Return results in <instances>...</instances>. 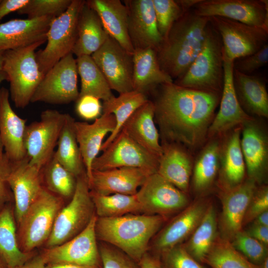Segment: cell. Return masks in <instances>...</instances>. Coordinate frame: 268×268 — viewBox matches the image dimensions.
<instances>
[{"mask_svg":"<svg viewBox=\"0 0 268 268\" xmlns=\"http://www.w3.org/2000/svg\"><path fill=\"white\" fill-rule=\"evenodd\" d=\"M3 52H0V71L2 69V65H3Z\"/></svg>","mask_w":268,"mask_h":268,"instance_id":"obj_61","label":"cell"},{"mask_svg":"<svg viewBox=\"0 0 268 268\" xmlns=\"http://www.w3.org/2000/svg\"><path fill=\"white\" fill-rule=\"evenodd\" d=\"M240 146L247 178L257 185L266 181L268 171V136L265 128L254 117L241 126Z\"/></svg>","mask_w":268,"mask_h":268,"instance_id":"obj_17","label":"cell"},{"mask_svg":"<svg viewBox=\"0 0 268 268\" xmlns=\"http://www.w3.org/2000/svg\"><path fill=\"white\" fill-rule=\"evenodd\" d=\"M45 43L38 42L29 46L3 52L2 70L9 83V96L17 108H24L44 76L36 57V49Z\"/></svg>","mask_w":268,"mask_h":268,"instance_id":"obj_5","label":"cell"},{"mask_svg":"<svg viewBox=\"0 0 268 268\" xmlns=\"http://www.w3.org/2000/svg\"><path fill=\"white\" fill-rule=\"evenodd\" d=\"M72 0H29V2L17 12L20 15H26L28 19L43 16L56 18L67 10Z\"/></svg>","mask_w":268,"mask_h":268,"instance_id":"obj_44","label":"cell"},{"mask_svg":"<svg viewBox=\"0 0 268 268\" xmlns=\"http://www.w3.org/2000/svg\"><path fill=\"white\" fill-rule=\"evenodd\" d=\"M78 74L81 79L79 97L90 95L103 101L113 95L105 76L91 56L76 58Z\"/></svg>","mask_w":268,"mask_h":268,"instance_id":"obj_39","label":"cell"},{"mask_svg":"<svg viewBox=\"0 0 268 268\" xmlns=\"http://www.w3.org/2000/svg\"><path fill=\"white\" fill-rule=\"evenodd\" d=\"M85 1L72 0L67 10L52 21L46 34V46L36 52L39 68L44 74L62 58L72 53L77 39L79 13Z\"/></svg>","mask_w":268,"mask_h":268,"instance_id":"obj_8","label":"cell"},{"mask_svg":"<svg viewBox=\"0 0 268 268\" xmlns=\"http://www.w3.org/2000/svg\"><path fill=\"white\" fill-rule=\"evenodd\" d=\"M12 162L3 153L0 160V212L8 204L13 201V196L8 183Z\"/></svg>","mask_w":268,"mask_h":268,"instance_id":"obj_51","label":"cell"},{"mask_svg":"<svg viewBox=\"0 0 268 268\" xmlns=\"http://www.w3.org/2000/svg\"><path fill=\"white\" fill-rule=\"evenodd\" d=\"M158 30L164 39L175 22L191 9L183 0H152Z\"/></svg>","mask_w":268,"mask_h":268,"instance_id":"obj_43","label":"cell"},{"mask_svg":"<svg viewBox=\"0 0 268 268\" xmlns=\"http://www.w3.org/2000/svg\"><path fill=\"white\" fill-rule=\"evenodd\" d=\"M241 127L221 136L219 168L216 185L219 191L234 188L246 179V166L240 146Z\"/></svg>","mask_w":268,"mask_h":268,"instance_id":"obj_23","label":"cell"},{"mask_svg":"<svg viewBox=\"0 0 268 268\" xmlns=\"http://www.w3.org/2000/svg\"><path fill=\"white\" fill-rule=\"evenodd\" d=\"M139 268H162L159 256L147 252L138 262Z\"/></svg>","mask_w":268,"mask_h":268,"instance_id":"obj_54","label":"cell"},{"mask_svg":"<svg viewBox=\"0 0 268 268\" xmlns=\"http://www.w3.org/2000/svg\"><path fill=\"white\" fill-rule=\"evenodd\" d=\"M36 251L26 253L19 248L14 206L7 204L0 212V256L8 268L21 265L33 257Z\"/></svg>","mask_w":268,"mask_h":268,"instance_id":"obj_35","label":"cell"},{"mask_svg":"<svg viewBox=\"0 0 268 268\" xmlns=\"http://www.w3.org/2000/svg\"><path fill=\"white\" fill-rule=\"evenodd\" d=\"M233 247L251 263L259 266L268 257V246L244 230L237 233L230 241Z\"/></svg>","mask_w":268,"mask_h":268,"instance_id":"obj_45","label":"cell"},{"mask_svg":"<svg viewBox=\"0 0 268 268\" xmlns=\"http://www.w3.org/2000/svg\"><path fill=\"white\" fill-rule=\"evenodd\" d=\"M95 214L98 217H115L141 212L136 194H98L90 190Z\"/></svg>","mask_w":268,"mask_h":268,"instance_id":"obj_41","label":"cell"},{"mask_svg":"<svg viewBox=\"0 0 268 268\" xmlns=\"http://www.w3.org/2000/svg\"><path fill=\"white\" fill-rule=\"evenodd\" d=\"M136 195L141 213L166 218L181 211L189 204L187 193L157 172L148 177Z\"/></svg>","mask_w":268,"mask_h":268,"instance_id":"obj_14","label":"cell"},{"mask_svg":"<svg viewBox=\"0 0 268 268\" xmlns=\"http://www.w3.org/2000/svg\"><path fill=\"white\" fill-rule=\"evenodd\" d=\"M67 114L48 109L43 111L39 121L26 126L24 144L30 163L40 169L55 152Z\"/></svg>","mask_w":268,"mask_h":268,"instance_id":"obj_10","label":"cell"},{"mask_svg":"<svg viewBox=\"0 0 268 268\" xmlns=\"http://www.w3.org/2000/svg\"><path fill=\"white\" fill-rule=\"evenodd\" d=\"M217 229L216 211L214 205L210 203L200 222L183 246L195 259L203 264L218 236Z\"/></svg>","mask_w":268,"mask_h":268,"instance_id":"obj_37","label":"cell"},{"mask_svg":"<svg viewBox=\"0 0 268 268\" xmlns=\"http://www.w3.org/2000/svg\"><path fill=\"white\" fill-rule=\"evenodd\" d=\"M166 219L159 215L138 213L97 217L96 235L97 239L118 248L138 263L147 252L150 240Z\"/></svg>","mask_w":268,"mask_h":268,"instance_id":"obj_3","label":"cell"},{"mask_svg":"<svg viewBox=\"0 0 268 268\" xmlns=\"http://www.w3.org/2000/svg\"><path fill=\"white\" fill-rule=\"evenodd\" d=\"M153 173H154L134 167L93 170L89 186L90 191L99 195H135L138 188Z\"/></svg>","mask_w":268,"mask_h":268,"instance_id":"obj_24","label":"cell"},{"mask_svg":"<svg viewBox=\"0 0 268 268\" xmlns=\"http://www.w3.org/2000/svg\"><path fill=\"white\" fill-rule=\"evenodd\" d=\"M128 29L135 49L151 48L156 51L163 39L158 30L152 0H125Z\"/></svg>","mask_w":268,"mask_h":268,"instance_id":"obj_20","label":"cell"},{"mask_svg":"<svg viewBox=\"0 0 268 268\" xmlns=\"http://www.w3.org/2000/svg\"><path fill=\"white\" fill-rule=\"evenodd\" d=\"M29 0H1L0 2V22L6 15L17 11L23 7Z\"/></svg>","mask_w":268,"mask_h":268,"instance_id":"obj_52","label":"cell"},{"mask_svg":"<svg viewBox=\"0 0 268 268\" xmlns=\"http://www.w3.org/2000/svg\"><path fill=\"white\" fill-rule=\"evenodd\" d=\"M46 263L40 253H36L23 264L13 268H45Z\"/></svg>","mask_w":268,"mask_h":268,"instance_id":"obj_55","label":"cell"},{"mask_svg":"<svg viewBox=\"0 0 268 268\" xmlns=\"http://www.w3.org/2000/svg\"><path fill=\"white\" fill-rule=\"evenodd\" d=\"M251 223L257 225L268 226V211H266L258 215Z\"/></svg>","mask_w":268,"mask_h":268,"instance_id":"obj_56","label":"cell"},{"mask_svg":"<svg viewBox=\"0 0 268 268\" xmlns=\"http://www.w3.org/2000/svg\"><path fill=\"white\" fill-rule=\"evenodd\" d=\"M209 21L189 10L175 22L156 51L161 68L173 81L186 72L200 52Z\"/></svg>","mask_w":268,"mask_h":268,"instance_id":"obj_2","label":"cell"},{"mask_svg":"<svg viewBox=\"0 0 268 268\" xmlns=\"http://www.w3.org/2000/svg\"><path fill=\"white\" fill-rule=\"evenodd\" d=\"M1 0H0V2Z\"/></svg>","mask_w":268,"mask_h":268,"instance_id":"obj_62","label":"cell"},{"mask_svg":"<svg viewBox=\"0 0 268 268\" xmlns=\"http://www.w3.org/2000/svg\"><path fill=\"white\" fill-rule=\"evenodd\" d=\"M41 173L45 189L64 200L71 199L75 190L77 178L59 162L54 153L42 168Z\"/></svg>","mask_w":268,"mask_h":268,"instance_id":"obj_40","label":"cell"},{"mask_svg":"<svg viewBox=\"0 0 268 268\" xmlns=\"http://www.w3.org/2000/svg\"><path fill=\"white\" fill-rule=\"evenodd\" d=\"M95 214L78 235L60 245L44 248L40 253L46 264L68 263L89 268H102L97 243Z\"/></svg>","mask_w":268,"mask_h":268,"instance_id":"obj_13","label":"cell"},{"mask_svg":"<svg viewBox=\"0 0 268 268\" xmlns=\"http://www.w3.org/2000/svg\"><path fill=\"white\" fill-rule=\"evenodd\" d=\"M133 88L146 94L158 86L173 82L161 68L156 51L151 48L135 49L133 54Z\"/></svg>","mask_w":268,"mask_h":268,"instance_id":"obj_33","label":"cell"},{"mask_svg":"<svg viewBox=\"0 0 268 268\" xmlns=\"http://www.w3.org/2000/svg\"><path fill=\"white\" fill-rule=\"evenodd\" d=\"M109 36L97 13L85 1L78 17L77 39L72 51L73 55L76 57L91 56Z\"/></svg>","mask_w":268,"mask_h":268,"instance_id":"obj_34","label":"cell"},{"mask_svg":"<svg viewBox=\"0 0 268 268\" xmlns=\"http://www.w3.org/2000/svg\"><path fill=\"white\" fill-rule=\"evenodd\" d=\"M149 99L146 95L135 90L119 94L118 97L113 96L102 103V113L113 114L116 120L113 131L103 142L101 150L103 151L110 144L132 115Z\"/></svg>","mask_w":268,"mask_h":268,"instance_id":"obj_36","label":"cell"},{"mask_svg":"<svg viewBox=\"0 0 268 268\" xmlns=\"http://www.w3.org/2000/svg\"><path fill=\"white\" fill-rule=\"evenodd\" d=\"M233 83L238 101L249 115L268 117V94L262 77L245 74L234 69Z\"/></svg>","mask_w":268,"mask_h":268,"instance_id":"obj_32","label":"cell"},{"mask_svg":"<svg viewBox=\"0 0 268 268\" xmlns=\"http://www.w3.org/2000/svg\"><path fill=\"white\" fill-rule=\"evenodd\" d=\"M259 268H268V257L259 265Z\"/></svg>","mask_w":268,"mask_h":268,"instance_id":"obj_59","label":"cell"},{"mask_svg":"<svg viewBox=\"0 0 268 268\" xmlns=\"http://www.w3.org/2000/svg\"><path fill=\"white\" fill-rule=\"evenodd\" d=\"M266 211H268V187L264 184L257 187L250 200L243 219V226L250 223Z\"/></svg>","mask_w":268,"mask_h":268,"instance_id":"obj_48","label":"cell"},{"mask_svg":"<svg viewBox=\"0 0 268 268\" xmlns=\"http://www.w3.org/2000/svg\"><path fill=\"white\" fill-rule=\"evenodd\" d=\"M45 268H89L68 263L46 264Z\"/></svg>","mask_w":268,"mask_h":268,"instance_id":"obj_57","label":"cell"},{"mask_svg":"<svg viewBox=\"0 0 268 268\" xmlns=\"http://www.w3.org/2000/svg\"><path fill=\"white\" fill-rule=\"evenodd\" d=\"M115 126V118L112 114L102 113L92 124L75 121L76 139L88 184L92 179L93 161L101 150L104 137L113 131Z\"/></svg>","mask_w":268,"mask_h":268,"instance_id":"obj_27","label":"cell"},{"mask_svg":"<svg viewBox=\"0 0 268 268\" xmlns=\"http://www.w3.org/2000/svg\"><path fill=\"white\" fill-rule=\"evenodd\" d=\"M64 204L63 199L43 188L16 224L18 244L23 252L31 253L45 245Z\"/></svg>","mask_w":268,"mask_h":268,"instance_id":"obj_6","label":"cell"},{"mask_svg":"<svg viewBox=\"0 0 268 268\" xmlns=\"http://www.w3.org/2000/svg\"><path fill=\"white\" fill-rule=\"evenodd\" d=\"M4 80H7V76L6 74L2 70L0 71V84ZM3 150V148L0 139V160L2 157L4 153Z\"/></svg>","mask_w":268,"mask_h":268,"instance_id":"obj_58","label":"cell"},{"mask_svg":"<svg viewBox=\"0 0 268 268\" xmlns=\"http://www.w3.org/2000/svg\"><path fill=\"white\" fill-rule=\"evenodd\" d=\"M192 9L200 16L222 17L268 30V0H201Z\"/></svg>","mask_w":268,"mask_h":268,"instance_id":"obj_15","label":"cell"},{"mask_svg":"<svg viewBox=\"0 0 268 268\" xmlns=\"http://www.w3.org/2000/svg\"><path fill=\"white\" fill-rule=\"evenodd\" d=\"M268 63V44H267L255 53L236 60L233 63V67L241 73L250 75Z\"/></svg>","mask_w":268,"mask_h":268,"instance_id":"obj_49","label":"cell"},{"mask_svg":"<svg viewBox=\"0 0 268 268\" xmlns=\"http://www.w3.org/2000/svg\"><path fill=\"white\" fill-rule=\"evenodd\" d=\"M9 90L0 88V139L4 154L12 162L20 161L27 156L24 136L27 120L19 117L9 102Z\"/></svg>","mask_w":268,"mask_h":268,"instance_id":"obj_25","label":"cell"},{"mask_svg":"<svg viewBox=\"0 0 268 268\" xmlns=\"http://www.w3.org/2000/svg\"><path fill=\"white\" fill-rule=\"evenodd\" d=\"M76 102L77 114L86 121L95 120L102 114V105L98 98L85 95L78 97Z\"/></svg>","mask_w":268,"mask_h":268,"instance_id":"obj_50","label":"cell"},{"mask_svg":"<svg viewBox=\"0 0 268 268\" xmlns=\"http://www.w3.org/2000/svg\"><path fill=\"white\" fill-rule=\"evenodd\" d=\"M210 202L203 196L180 211L155 236L152 248L155 255L182 243L193 233L203 217Z\"/></svg>","mask_w":268,"mask_h":268,"instance_id":"obj_18","label":"cell"},{"mask_svg":"<svg viewBox=\"0 0 268 268\" xmlns=\"http://www.w3.org/2000/svg\"><path fill=\"white\" fill-rule=\"evenodd\" d=\"M159 158L146 150L124 131L118 134L103 153L95 158L92 170L134 167L157 171Z\"/></svg>","mask_w":268,"mask_h":268,"instance_id":"obj_12","label":"cell"},{"mask_svg":"<svg viewBox=\"0 0 268 268\" xmlns=\"http://www.w3.org/2000/svg\"><path fill=\"white\" fill-rule=\"evenodd\" d=\"M162 152L157 173L181 191L188 193L194 159L191 151L176 142L161 141Z\"/></svg>","mask_w":268,"mask_h":268,"instance_id":"obj_28","label":"cell"},{"mask_svg":"<svg viewBox=\"0 0 268 268\" xmlns=\"http://www.w3.org/2000/svg\"><path fill=\"white\" fill-rule=\"evenodd\" d=\"M102 268H139L138 263L109 244L99 247Z\"/></svg>","mask_w":268,"mask_h":268,"instance_id":"obj_47","label":"cell"},{"mask_svg":"<svg viewBox=\"0 0 268 268\" xmlns=\"http://www.w3.org/2000/svg\"><path fill=\"white\" fill-rule=\"evenodd\" d=\"M157 88L152 102L161 141L179 143L191 152L202 147L221 94L193 89L174 82Z\"/></svg>","mask_w":268,"mask_h":268,"instance_id":"obj_1","label":"cell"},{"mask_svg":"<svg viewBox=\"0 0 268 268\" xmlns=\"http://www.w3.org/2000/svg\"><path fill=\"white\" fill-rule=\"evenodd\" d=\"M203 263L212 268H259L236 250L230 241L218 235Z\"/></svg>","mask_w":268,"mask_h":268,"instance_id":"obj_42","label":"cell"},{"mask_svg":"<svg viewBox=\"0 0 268 268\" xmlns=\"http://www.w3.org/2000/svg\"><path fill=\"white\" fill-rule=\"evenodd\" d=\"M75 121L70 115L66 114L54 155L63 167L77 178L86 172L76 139Z\"/></svg>","mask_w":268,"mask_h":268,"instance_id":"obj_38","label":"cell"},{"mask_svg":"<svg viewBox=\"0 0 268 268\" xmlns=\"http://www.w3.org/2000/svg\"><path fill=\"white\" fill-rule=\"evenodd\" d=\"M247 234L266 246L268 245V226L251 224L247 230Z\"/></svg>","mask_w":268,"mask_h":268,"instance_id":"obj_53","label":"cell"},{"mask_svg":"<svg viewBox=\"0 0 268 268\" xmlns=\"http://www.w3.org/2000/svg\"><path fill=\"white\" fill-rule=\"evenodd\" d=\"M222 43L223 58L231 62L259 51L268 41V30L219 16L209 17Z\"/></svg>","mask_w":268,"mask_h":268,"instance_id":"obj_9","label":"cell"},{"mask_svg":"<svg viewBox=\"0 0 268 268\" xmlns=\"http://www.w3.org/2000/svg\"><path fill=\"white\" fill-rule=\"evenodd\" d=\"M154 117V105L148 100L132 115L122 130L146 150L160 158L162 148Z\"/></svg>","mask_w":268,"mask_h":268,"instance_id":"obj_30","label":"cell"},{"mask_svg":"<svg viewBox=\"0 0 268 268\" xmlns=\"http://www.w3.org/2000/svg\"><path fill=\"white\" fill-rule=\"evenodd\" d=\"M220 143L221 136L207 139L194 160L192 187L199 196L202 197L210 191L217 179Z\"/></svg>","mask_w":268,"mask_h":268,"instance_id":"obj_31","label":"cell"},{"mask_svg":"<svg viewBox=\"0 0 268 268\" xmlns=\"http://www.w3.org/2000/svg\"><path fill=\"white\" fill-rule=\"evenodd\" d=\"M257 187L254 181L247 178L234 188L218 191L222 205L218 221L221 237L230 242L242 230L246 210Z\"/></svg>","mask_w":268,"mask_h":268,"instance_id":"obj_19","label":"cell"},{"mask_svg":"<svg viewBox=\"0 0 268 268\" xmlns=\"http://www.w3.org/2000/svg\"><path fill=\"white\" fill-rule=\"evenodd\" d=\"M85 2L97 13L108 35L133 55L134 50L129 36L125 4L120 0H88Z\"/></svg>","mask_w":268,"mask_h":268,"instance_id":"obj_29","label":"cell"},{"mask_svg":"<svg viewBox=\"0 0 268 268\" xmlns=\"http://www.w3.org/2000/svg\"><path fill=\"white\" fill-rule=\"evenodd\" d=\"M0 268H8L6 264L0 256Z\"/></svg>","mask_w":268,"mask_h":268,"instance_id":"obj_60","label":"cell"},{"mask_svg":"<svg viewBox=\"0 0 268 268\" xmlns=\"http://www.w3.org/2000/svg\"><path fill=\"white\" fill-rule=\"evenodd\" d=\"M223 80L222 43L209 21L200 52L186 72L173 82L193 89L221 94Z\"/></svg>","mask_w":268,"mask_h":268,"instance_id":"obj_4","label":"cell"},{"mask_svg":"<svg viewBox=\"0 0 268 268\" xmlns=\"http://www.w3.org/2000/svg\"><path fill=\"white\" fill-rule=\"evenodd\" d=\"M55 18L13 19L0 24V52L23 48L38 42H46L47 32Z\"/></svg>","mask_w":268,"mask_h":268,"instance_id":"obj_26","label":"cell"},{"mask_svg":"<svg viewBox=\"0 0 268 268\" xmlns=\"http://www.w3.org/2000/svg\"><path fill=\"white\" fill-rule=\"evenodd\" d=\"M223 60L224 80L220 107L209 128L207 139L221 136L254 117L243 109L237 97L233 83L234 62Z\"/></svg>","mask_w":268,"mask_h":268,"instance_id":"obj_21","label":"cell"},{"mask_svg":"<svg viewBox=\"0 0 268 268\" xmlns=\"http://www.w3.org/2000/svg\"><path fill=\"white\" fill-rule=\"evenodd\" d=\"M159 257L162 268H206L195 259L182 244L162 252Z\"/></svg>","mask_w":268,"mask_h":268,"instance_id":"obj_46","label":"cell"},{"mask_svg":"<svg viewBox=\"0 0 268 268\" xmlns=\"http://www.w3.org/2000/svg\"><path fill=\"white\" fill-rule=\"evenodd\" d=\"M105 76L111 90L119 94L133 90V55L109 36L91 55Z\"/></svg>","mask_w":268,"mask_h":268,"instance_id":"obj_16","label":"cell"},{"mask_svg":"<svg viewBox=\"0 0 268 268\" xmlns=\"http://www.w3.org/2000/svg\"><path fill=\"white\" fill-rule=\"evenodd\" d=\"M95 214L88 179L84 173L77 178L75 190L69 202L59 212L45 248L70 240L85 229Z\"/></svg>","mask_w":268,"mask_h":268,"instance_id":"obj_7","label":"cell"},{"mask_svg":"<svg viewBox=\"0 0 268 268\" xmlns=\"http://www.w3.org/2000/svg\"><path fill=\"white\" fill-rule=\"evenodd\" d=\"M27 156L12 162L8 183L13 196L14 212L16 224L37 199L44 187L41 170L31 165Z\"/></svg>","mask_w":268,"mask_h":268,"instance_id":"obj_22","label":"cell"},{"mask_svg":"<svg viewBox=\"0 0 268 268\" xmlns=\"http://www.w3.org/2000/svg\"><path fill=\"white\" fill-rule=\"evenodd\" d=\"M76 59L69 53L55 64L45 75L31 102L65 104L76 101L79 95Z\"/></svg>","mask_w":268,"mask_h":268,"instance_id":"obj_11","label":"cell"}]
</instances>
